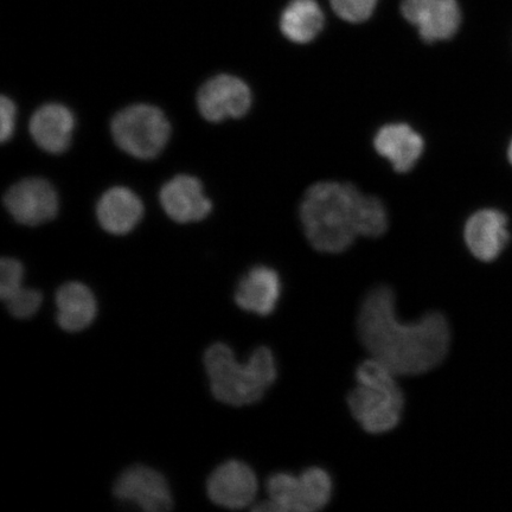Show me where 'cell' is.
<instances>
[{
  "label": "cell",
  "instance_id": "obj_15",
  "mask_svg": "<svg viewBox=\"0 0 512 512\" xmlns=\"http://www.w3.org/2000/svg\"><path fill=\"white\" fill-rule=\"evenodd\" d=\"M75 119L66 106L44 105L32 115L30 133L35 143L49 153H62L72 142Z\"/></svg>",
  "mask_w": 512,
  "mask_h": 512
},
{
  "label": "cell",
  "instance_id": "obj_22",
  "mask_svg": "<svg viewBox=\"0 0 512 512\" xmlns=\"http://www.w3.org/2000/svg\"><path fill=\"white\" fill-rule=\"evenodd\" d=\"M336 14L351 23H361L373 15L377 0H330Z\"/></svg>",
  "mask_w": 512,
  "mask_h": 512
},
{
  "label": "cell",
  "instance_id": "obj_14",
  "mask_svg": "<svg viewBox=\"0 0 512 512\" xmlns=\"http://www.w3.org/2000/svg\"><path fill=\"white\" fill-rule=\"evenodd\" d=\"M281 296V280L277 271L256 266L243 277L236 288L235 302L243 311L266 317L277 309Z\"/></svg>",
  "mask_w": 512,
  "mask_h": 512
},
{
  "label": "cell",
  "instance_id": "obj_1",
  "mask_svg": "<svg viewBox=\"0 0 512 512\" xmlns=\"http://www.w3.org/2000/svg\"><path fill=\"white\" fill-rule=\"evenodd\" d=\"M357 332L370 357L398 376H418L437 368L451 344L450 323L443 313L428 312L416 322H402L388 286H377L364 298Z\"/></svg>",
  "mask_w": 512,
  "mask_h": 512
},
{
  "label": "cell",
  "instance_id": "obj_7",
  "mask_svg": "<svg viewBox=\"0 0 512 512\" xmlns=\"http://www.w3.org/2000/svg\"><path fill=\"white\" fill-rule=\"evenodd\" d=\"M198 110L211 123L241 118L252 106L247 83L232 75H219L204 83L197 96Z\"/></svg>",
  "mask_w": 512,
  "mask_h": 512
},
{
  "label": "cell",
  "instance_id": "obj_16",
  "mask_svg": "<svg viewBox=\"0 0 512 512\" xmlns=\"http://www.w3.org/2000/svg\"><path fill=\"white\" fill-rule=\"evenodd\" d=\"M374 145L379 155L392 163L395 171H411L424 153L420 134L406 124H389L377 132Z\"/></svg>",
  "mask_w": 512,
  "mask_h": 512
},
{
  "label": "cell",
  "instance_id": "obj_24",
  "mask_svg": "<svg viewBox=\"0 0 512 512\" xmlns=\"http://www.w3.org/2000/svg\"><path fill=\"white\" fill-rule=\"evenodd\" d=\"M0 118H2V128H0V138L2 142H8L16 127V107L11 99L2 96L0 104Z\"/></svg>",
  "mask_w": 512,
  "mask_h": 512
},
{
  "label": "cell",
  "instance_id": "obj_11",
  "mask_svg": "<svg viewBox=\"0 0 512 512\" xmlns=\"http://www.w3.org/2000/svg\"><path fill=\"white\" fill-rule=\"evenodd\" d=\"M258 490V478L252 467L239 460L220 465L208 480L211 501L227 509L247 508L254 503Z\"/></svg>",
  "mask_w": 512,
  "mask_h": 512
},
{
  "label": "cell",
  "instance_id": "obj_6",
  "mask_svg": "<svg viewBox=\"0 0 512 512\" xmlns=\"http://www.w3.org/2000/svg\"><path fill=\"white\" fill-rule=\"evenodd\" d=\"M164 113L150 105H134L115 115L112 134L121 150L139 159H152L163 151L170 138Z\"/></svg>",
  "mask_w": 512,
  "mask_h": 512
},
{
  "label": "cell",
  "instance_id": "obj_25",
  "mask_svg": "<svg viewBox=\"0 0 512 512\" xmlns=\"http://www.w3.org/2000/svg\"><path fill=\"white\" fill-rule=\"evenodd\" d=\"M508 157H509L510 163L512 164V142L509 146Z\"/></svg>",
  "mask_w": 512,
  "mask_h": 512
},
{
  "label": "cell",
  "instance_id": "obj_2",
  "mask_svg": "<svg viewBox=\"0 0 512 512\" xmlns=\"http://www.w3.org/2000/svg\"><path fill=\"white\" fill-rule=\"evenodd\" d=\"M361 197L354 185L337 182L317 183L307 190L300 206V220L313 248L329 254L347 251L358 236Z\"/></svg>",
  "mask_w": 512,
  "mask_h": 512
},
{
  "label": "cell",
  "instance_id": "obj_9",
  "mask_svg": "<svg viewBox=\"0 0 512 512\" xmlns=\"http://www.w3.org/2000/svg\"><path fill=\"white\" fill-rule=\"evenodd\" d=\"M6 209L25 226H38L53 220L59 210V198L44 179L29 178L11 187L4 197Z\"/></svg>",
  "mask_w": 512,
  "mask_h": 512
},
{
  "label": "cell",
  "instance_id": "obj_10",
  "mask_svg": "<svg viewBox=\"0 0 512 512\" xmlns=\"http://www.w3.org/2000/svg\"><path fill=\"white\" fill-rule=\"evenodd\" d=\"M401 9L427 43L450 40L462 22L457 0H403Z\"/></svg>",
  "mask_w": 512,
  "mask_h": 512
},
{
  "label": "cell",
  "instance_id": "obj_5",
  "mask_svg": "<svg viewBox=\"0 0 512 512\" xmlns=\"http://www.w3.org/2000/svg\"><path fill=\"white\" fill-rule=\"evenodd\" d=\"M267 501L254 505L260 512H316L331 502L334 482L319 466L307 467L299 475L277 472L267 480Z\"/></svg>",
  "mask_w": 512,
  "mask_h": 512
},
{
  "label": "cell",
  "instance_id": "obj_4",
  "mask_svg": "<svg viewBox=\"0 0 512 512\" xmlns=\"http://www.w3.org/2000/svg\"><path fill=\"white\" fill-rule=\"evenodd\" d=\"M387 366L370 357L356 369L357 386L348 396L354 419L369 434H383L398 427L405 409V396Z\"/></svg>",
  "mask_w": 512,
  "mask_h": 512
},
{
  "label": "cell",
  "instance_id": "obj_23",
  "mask_svg": "<svg viewBox=\"0 0 512 512\" xmlns=\"http://www.w3.org/2000/svg\"><path fill=\"white\" fill-rule=\"evenodd\" d=\"M24 270L21 262L4 258L0 262V297L5 300L21 290Z\"/></svg>",
  "mask_w": 512,
  "mask_h": 512
},
{
  "label": "cell",
  "instance_id": "obj_13",
  "mask_svg": "<svg viewBox=\"0 0 512 512\" xmlns=\"http://www.w3.org/2000/svg\"><path fill=\"white\" fill-rule=\"evenodd\" d=\"M160 203L165 213L179 223L206 219L211 211V202L204 195L198 179L182 175L172 178L160 191Z\"/></svg>",
  "mask_w": 512,
  "mask_h": 512
},
{
  "label": "cell",
  "instance_id": "obj_20",
  "mask_svg": "<svg viewBox=\"0 0 512 512\" xmlns=\"http://www.w3.org/2000/svg\"><path fill=\"white\" fill-rule=\"evenodd\" d=\"M388 228L387 210L379 198L362 195L357 209V232L366 238H379Z\"/></svg>",
  "mask_w": 512,
  "mask_h": 512
},
{
  "label": "cell",
  "instance_id": "obj_8",
  "mask_svg": "<svg viewBox=\"0 0 512 512\" xmlns=\"http://www.w3.org/2000/svg\"><path fill=\"white\" fill-rule=\"evenodd\" d=\"M114 495L121 502L149 512L169 511L174 504L164 476L144 465L127 469L115 482Z\"/></svg>",
  "mask_w": 512,
  "mask_h": 512
},
{
  "label": "cell",
  "instance_id": "obj_18",
  "mask_svg": "<svg viewBox=\"0 0 512 512\" xmlns=\"http://www.w3.org/2000/svg\"><path fill=\"white\" fill-rule=\"evenodd\" d=\"M57 323L64 331L79 332L94 322L98 305L86 285L67 283L56 293Z\"/></svg>",
  "mask_w": 512,
  "mask_h": 512
},
{
  "label": "cell",
  "instance_id": "obj_21",
  "mask_svg": "<svg viewBox=\"0 0 512 512\" xmlns=\"http://www.w3.org/2000/svg\"><path fill=\"white\" fill-rule=\"evenodd\" d=\"M42 293L31 288H21L5 300L6 306L12 316L27 319L34 316L42 305Z\"/></svg>",
  "mask_w": 512,
  "mask_h": 512
},
{
  "label": "cell",
  "instance_id": "obj_19",
  "mask_svg": "<svg viewBox=\"0 0 512 512\" xmlns=\"http://www.w3.org/2000/svg\"><path fill=\"white\" fill-rule=\"evenodd\" d=\"M324 15L316 0H292L280 18V29L288 40L305 44L319 35Z\"/></svg>",
  "mask_w": 512,
  "mask_h": 512
},
{
  "label": "cell",
  "instance_id": "obj_3",
  "mask_svg": "<svg viewBox=\"0 0 512 512\" xmlns=\"http://www.w3.org/2000/svg\"><path fill=\"white\" fill-rule=\"evenodd\" d=\"M211 392L230 406H247L258 402L278 376L277 361L271 349H256L247 363L235 360L234 352L223 343L211 345L204 356Z\"/></svg>",
  "mask_w": 512,
  "mask_h": 512
},
{
  "label": "cell",
  "instance_id": "obj_17",
  "mask_svg": "<svg viewBox=\"0 0 512 512\" xmlns=\"http://www.w3.org/2000/svg\"><path fill=\"white\" fill-rule=\"evenodd\" d=\"M143 213L142 201L126 188H113L105 192L96 209L101 227L114 235L130 233L142 220Z\"/></svg>",
  "mask_w": 512,
  "mask_h": 512
},
{
  "label": "cell",
  "instance_id": "obj_12",
  "mask_svg": "<svg viewBox=\"0 0 512 512\" xmlns=\"http://www.w3.org/2000/svg\"><path fill=\"white\" fill-rule=\"evenodd\" d=\"M509 239L508 219L501 211L479 210L466 223V246L480 261L490 262L497 259Z\"/></svg>",
  "mask_w": 512,
  "mask_h": 512
}]
</instances>
